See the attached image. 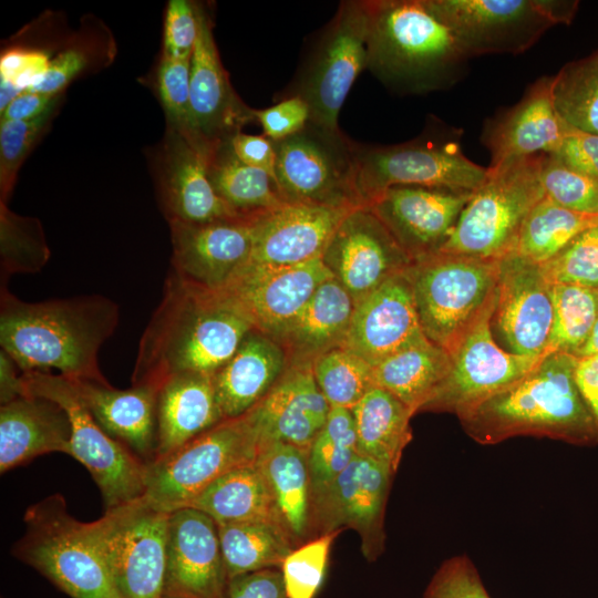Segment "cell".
Here are the masks:
<instances>
[{"label": "cell", "instance_id": "cell-61", "mask_svg": "<svg viewBox=\"0 0 598 598\" xmlns=\"http://www.w3.org/2000/svg\"><path fill=\"white\" fill-rule=\"evenodd\" d=\"M19 367L3 350L0 351V401L1 404L24 395L22 373Z\"/></svg>", "mask_w": 598, "mask_h": 598}, {"label": "cell", "instance_id": "cell-29", "mask_svg": "<svg viewBox=\"0 0 598 598\" xmlns=\"http://www.w3.org/2000/svg\"><path fill=\"white\" fill-rule=\"evenodd\" d=\"M80 399L97 424L146 464L155 457L158 388L132 384L118 390L110 383L72 380Z\"/></svg>", "mask_w": 598, "mask_h": 598}, {"label": "cell", "instance_id": "cell-16", "mask_svg": "<svg viewBox=\"0 0 598 598\" xmlns=\"http://www.w3.org/2000/svg\"><path fill=\"white\" fill-rule=\"evenodd\" d=\"M394 473L358 454L322 492L312 497V538L351 528L368 561L385 548V507Z\"/></svg>", "mask_w": 598, "mask_h": 598}, {"label": "cell", "instance_id": "cell-17", "mask_svg": "<svg viewBox=\"0 0 598 598\" xmlns=\"http://www.w3.org/2000/svg\"><path fill=\"white\" fill-rule=\"evenodd\" d=\"M333 278L321 257L290 267L246 262L216 291L251 324L275 339L317 288Z\"/></svg>", "mask_w": 598, "mask_h": 598}, {"label": "cell", "instance_id": "cell-56", "mask_svg": "<svg viewBox=\"0 0 598 598\" xmlns=\"http://www.w3.org/2000/svg\"><path fill=\"white\" fill-rule=\"evenodd\" d=\"M225 598H288L280 568H267L228 579Z\"/></svg>", "mask_w": 598, "mask_h": 598}, {"label": "cell", "instance_id": "cell-9", "mask_svg": "<svg viewBox=\"0 0 598 598\" xmlns=\"http://www.w3.org/2000/svg\"><path fill=\"white\" fill-rule=\"evenodd\" d=\"M169 515L142 496L84 523L124 598H163Z\"/></svg>", "mask_w": 598, "mask_h": 598}, {"label": "cell", "instance_id": "cell-1", "mask_svg": "<svg viewBox=\"0 0 598 598\" xmlns=\"http://www.w3.org/2000/svg\"><path fill=\"white\" fill-rule=\"evenodd\" d=\"M120 322V307L102 295L27 302L0 287V346L20 371L56 369L70 380L109 383L99 351Z\"/></svg>", "mask_w": 598, "mask_h": 598}, {"label": "cell", "instance_id": "cell-36", "mask_svg": "<svg viewBox=\"0 0 598 598\" xmlns=\"http://www.w3.org/2000/svg\"><path fill=\"white\" fill-rule=\"evenodd\" d=\"M450 369V353L426 339L373 367V380L416 414L434 395Z\"/></svg>", "mask_w": 598, "mask_h": 598}, {"label": "cell", "instance_id": "cell-27", "mask_svg": "<svg viewBox=\"0 0 598 598\" xmlns=\"http://www.w3.org/2000/svg\"><path fill=\"white\" fill-rule=\"evenodd\" d=\"M330 405L317 385L312 364H289L250 413L262 442L280 441L309 450Z\"/></svg>", "mask_w": 598, "mask_h": 598}, {"label": "cell", "instance_id": "cell-28", "mask_svg": "<svg viewBox=\"0 0 598 598\" xmlns=\"http://www.w3.org/2000/svg\"><path fill=\"white\" fill-rule=\"evenodd\" d=\"M553 80H538L513 109L485 128L483 140L492 156L488 167L559 150L570 127L556 111Z\"/></svg>", "mask_w": 598, "mask_h": 598}, {"label": "cell", "instance_id": "cell-55", "mask_svg": "<svg viewBox=\"0 0 598 598\" xmlns=\"http://www.w3.org/2000/svg\"><path fill=\"white\" fill-rule=\"evenodd\" d=\"M265 136L278 142L302 131L310 120L307 102L298 94L264 110H252Z\"/></svg>", "mask_w": 598, "mask_h": 598}, {"label": "cell", "instance_id": "cell-50", "mask_svg": "<svg viewBox=\"0 0 598 598\" xmlns=\"http://www.w3.org/2000/svg\"><path fill=\"white\" fill-rule=\"evenodd\" d=\"M156 92L166 125L195 138L190 118V60L162 55L156 70Z\"/></svg>", "mask_w": 598, "mask_h": 598}, {"label": "cell", "instance_id": "cell-23", "mask_svg": "<svg viewBox=\"0 0 598 598\" xmlns=\"http://www.w3.org/2000/svg\"><path fill=\"white\" fill-rule=\"evenodd\" d=\"M255 216L204 224L169 221L172 272L208 290H217L248 260Z\"/></svg>", "mask_w": 598, "mask_h": 598}, {"label": "cell", "instance_id": "cell-22", "mask_svg": "<svg viewBox=\"0 0 598 598\" xmlns=\"http://www.w3.org/2000/svg\"><path fill=\"white\" fill-rule=\"evenodd\" d=\"M227 582L217 524L192 507L173 511L163 598H225Z\"/></svg>", "mask_w": 598, "mask_h": 598}, {"label": "cell", "instance_id": "cell-62", "mask_svg": "<svg viewBox=\"0 0 598 598\" xmlns=\"http://www.w3.org/2000/svg\"><path fill=\"white\" fill-rule=\"evenodd\" d=\"M591 355H598V318L587 342L579 350L576 357H591Z\"/></svg>", "mask_w": 598, "mask_h": 598}, {"label": "cell", "instance_id": "cell-47", "mask_svg": "<svg viewBox=\"0 0 598 598\" xmlns=\"http://www.w3.org/2000/svg\"><path fill=\"white\" fill-rule=\"evenodd\" d=\"M54 106L25 121H0V202L7 204L25 157L48 131L56 114Z\"/></svg>", "mask_w": 598, "mask_h": 598}, {"label": "cell", "instance_id": "cell-6", "mask_svg": "<svg viewBox=\"0 0 598 598\" xmlns=\"http://www.w3.org/2000/svg\"><path fill=\"white\" fill-rule=\"evenodd\" d=\"M543 155L487 167L485 183L472 195L440 251L489 260L511 254L526 218L545 197Z\"/></svg>", "mask_w": 598, "mask_h": 598}, {"label": "cell", "instance_id": "cell-39", "mask_svg": "<svg viewBox=\"0 0 598 598\" xmlns=\"http://www.w3.org/2000/svg\"><path fill=\"white\" fill-rule=\"evenodd\" d=\"M228 579L261 569L280 568L297 547L290 535L272 520L217 525Z\"/></svg>", "mask_w": 598, "mask_h": 598}, {"label": "cell", "instance_id": "cell-19", "mask_svg": "<svg viewBox=\"0 0 598 598\" xmlns=\"http://www.w3.org/2000/svg\"><path fill=\"white\" fill-rule=\"evenodd\" d=\"M553 326L551 285L542 268L515 252L499 260L493 334L508 352L542 357Z\"/></svg>", "mask_w": 598, "mask_h": 598}, {"label": "cell", "instance_id": "cell-59", "mask_svg": "<svg viewBox=\"0 0 598 598\" xmlns=\"http://www.w3.org/2000/svg\"><path fill=\"white\" fill-rule=\"evenodd\" d=\"M63 93L49 95L24 91L16 96L0 113L1 121H25L35 118L60 104Z\"/></svg>", "mask_w": 598, "mask_h": 598}, {"label": "cell", "instance_id": "cell-42", "mask_svg": "<svg viewBox=\"0 0 598 598\" xmlns=\"http://www.w3.org/2000/svg\"><path fill=\"white\" fill-rule=\"evenodd\" d=\"M553 326L547 352L577 355L587 342L598 318V290L551 285Z\"/></svg>", "mask_w": 598, "mask_h": 598}, {"label": "cell", "instance_id": "cell-38", "mask_svg": "<svg viewBox=\"0 0 598 598\" xmlns=\"http://www.w3.org/2000/svg\"><path fill=\"white\" fill-rule=\"evenodd\" d=\"M229 140L219 142L207 154V174L215 193L241 216H257L286 204L275 179L244 164Z\"/></svg>", "mask_w": 598, "mask_h": 598}, {"label": "cell", "instance_id": "cell-40", "mask_svg": "<svg viewBox=\"0 0 598 598\" xmlns=\"http://www.w3.org/2000/svg\"><path fill=\"white\" fill-rule=\"evenodd\" d=\"M597 224L598 215L573 212L545 195L526 218L512 252L545 264Z\"/></svg>", "mask_w": 598, "mask_h": 598}, {"label": "cell", "instance_id": "cell-63", "mask_svg": "<svg viewBox=\"0 0 598 598\" xmlns=\"http://www.w3.org/2000/svg\"><path fill=\"white\" fill-rule=\"evenodd\" d=\"M598 290V289H597Z\"/></svg>", "mask_w": 598, "mask_h": 598}, {"label": "cell", "instance_id": "cell-8", "mask_svg": "<svg viewBox=\"0 0 598 598\" xmlns=\"http://www.w3.org/2000/svg\"><path fill=\"white\" fill-rule=\"evenodd\" d=\"M261 444L250 411L224 419L171 454L147 463L143 497L168 513L186 507L224 474L256 463Z\"/></svg>", "mask_w": 598, "mask_h": 598}, {"label": "cell", "instance_id": "cell-34", "mask_svg": "<svg viewBox=\"0 0 598 598\" xmlns=\"http://www.w3.org/2000/svg\"><path fill=\"white\" fill-rule=\"evenodd\" d=\"M256 466L269 488L279 523L297 547L312 539L308 450L280 441H266Z\"/></svg>", "mask_w": 598, "mask_h": 598}, {"label": "cell", "instance_id": "cell-44", "mask_svg": "<svg viewBox=\"0 0 598 598\" xmlns=\"http://www.w3.org/2000/svg\"><path fill=\"white\" fill-rule=\"evenodd\" d=\"M50 255L39 219L19 216L0 202V287L12 275L41 271Z\"/></svg>", "mask_w": 598, "mask_h": 598}, {"label": "cell", "instance_id": "cell-60", "mask_svg": "<svg viewBox=\"0 0 598 598\" xmlns=\"http://www.w3.org/2000/svg\"><path fill=\"white\" fill-rule=\"evenodd\" d=\"M575 380L598 437V355L576 357Z\"/></svg>", "mask_w": 598, "mask_h": 598}, {"label": "cell", "instance_id": "cell-37", "mask_svg": "<svg viewBox=\"0 0 598 598\" xmlns=\"http://www.w3.org/2000/svg\"><path fill=\"white\" fill-rule=\"evenodd\" d=\"M186 507L205 513L217 525L248 520L280 524L269 488L256 463L224 474Z\"/></svg>", "mask_w": 598, "mask_h": 598}, {"label": "cell", "instance_id": "cell-49", "mask_svg": "<svg viewBox=\"0 0 598 598\" xmlns=\"http://www.w3.org/2000/svg\"><path fill=\"white\" fill-rule=\"evenodd\" d=\"M550 285L598 289V224L577 236L565 249L539 265Z\"/></svg>", "mask_w": 598, "mask_h": 598}, {"label": "cell", "instance_id": "cell-24", "mask_svg": "<svg viewBox=\"0 0 598 598\" xmlns=\"http://www.w3.org/2000/svg\"><path fill=\"white\" fill-rule=\"evenodd\" d=\"M426 339L410 281L403 272L354 305L342 348L373 368L392 354Z\"/></svg>", "mask_w": 598, "mask_h": 598}, {"label": "cell", "instance_id": "cell-25", "mask_svg": "<svg viewBox=\"0 0 598 598\" xmlns=\"http://www.w3.org/2000/svg\"><path fill=\"white\" fill-rule=\"evenodd\" d=\"M190 118L194 137L207 145L229 140L254 121L224 69L208 12L198 4V34L190 59Z\"/></svg>", "mask_w": 598, "mask_h": 598}, {"label": "cell", "instance_id": "cell-3", "mask_svg": "<svg viewBox=\"0 0 598 598\" xmlns=\"http://www.w3.org/2000/svg\"><path fill=\"white\" fill-rule=\"evenodd\" d=\"M576 357L547 354L532 372L457 415L482 445L537 436L573 445L598 444L592 417L575 380Z\"/></svg>", "mask_w": 598, "mask_h": 598}, {"label": "cell", "instance_id": "cell-41", "mask_svg": "<svg viewBox=\"0 0 598 598\" xmlns=\"http://www.w3.org/2000/svg\"><path fill=\"white\" fill-rule=\"evenodd\" d=\"M557 113L573 130L598 134V50L566 64L553 80Z\"/></svg>", "mask_w": 598, "mask_h": 598}, {"label": "cell", "instance_id": "cell-54", "mask_svg": "<svg viewBox=\"0 0 598 598\" xmlns=\"http://www.w3.org/2000/svg\"><path fill=\"white\" fill-rule=\"evenodd\" d=\"M99 51L84 39L74 40L51 59L45 76L27 91L58 95L79 75L92 68Z\"/></svg>", "mask_w": 598, "mask_h": 598}, {"label": "cell", "instance_id": "cell-10", "mask_svg": "<svg viewBox=\"0 0 598 598\" xmlns=\"http://www.w3.org/2000/svg\"><path fill=\"white\" fill-rule=\"evenodd\" d=\"M22 380L24 395L50 399L66 412L71 422L68 454L87 468L105 511L144 496L146 463L97 424L72 380L45 371L24 372Z\"/></svg>", "mask_w": 598, "mask_h": 598}, {"label": "cell", "instance_id": "cell-2", "mask_svg": "<svg viewBox=\"0 0 598 598\" xmlns=\"http://www.w3.org/2000/svg\"><path fill=\"white\" fill-rule=\"evenodd\" d=\"M250 330L251 324L216 291L169 271L162 299L140 339L132 384L159 389L179 373L214 375Z\"/></svg>", "mask_w": 598, "mask_h": 598}, {"label": "cell", "instance_id": "cell-20", "mask_svg": "<svg viewBox=\"0 0 598 598\" xmlns=\"http://www.w3.org/2000/svg\"><path fill=\"white\" fill-rule=\"evenodd\" d=\"M213 147L166 125L156 159V185L167 221L204 224L241 216L214 190L207 174Z\"/></svg>", "mask_w": 598, "mask_h": 598}, {"label": "cell", "instance_id": "cell-4", "mask_svg": "<svg viewBox=\"0 0 598 598\" xmlns=\"http://www.w3.org/2000/svg\"><path fill=\"white\" fill-rule=\"evenodd\" d=\"M467 56L425 0L371 1L368 66L412 91L440 87Z\"/></svg>", "mask_w": 598, "mask_h": 598}, {"label": "cell", "instance_id": "cell-32", "mask_svg": "<svg viewBox=\"0 0 598 598\" xmlns=\"http://www.w3.org/2000/svg\"><path fill=\"white\" fill-rule=\"evenodd\" d=\"M156 416L154 460L171 454L224 420L213 375L185 372L166 379L157 392Z\"/></svg>", "mask_w": 598, "mask_h": 598}, {"label": "cell", "instance_id": "cell-30", "mask_svg": "<svg viewBox=\"0 0 598 598\" xmlns=\"http://www.w3.org/2000/svg\"><path fill=\"white\" fill-rule=\"evenodd\" d=\"M71 422L56 402L25 394L0 408V472L3 474L37 456L68 454Z\"/></svg>", "mask_w": 598, "mask_h": 598}, {"label": "cell", "instance_id": "cell-52", "mask_svg": "<svg viewBox=\"0 0 598 598\" xmlns=\"http://www.w3.org/2000/svg\"><path fill=\"white\" fill-rule=\"evenodd\" d=\"M423 598H491L473 561L465 555L445 559L431 578Z\"/></svg>", "mask_w": 598, "mask_h": 598}, {"label": "cell", "instance_id": "cell-5", "mask_svg": "<svg viewBox=\"0 0 598 598\" xmlns=\"http://www.w3.org/2000/svg\"><path fill=\"white\" fill-rule=\"evenodd\" d=\"M23 520L25 532L12 547L16 558L71 598H124L84 523L70 515L61 494L29 506Z\"/></svg>", "mask_w": 598, "mask_h": 598}, {"label": "cell", "instance_id": "cell-35", "mask_svg": "<svg viewBox=\"0 0 598 598\" xmlns=\"http://www.w3.org/2000/svg\"><path fill=\"white\" fill-rule=\"evenodd\" d=\"M358 453L396 473L412 440L413 411L392 393L374 385L351 409Z\"/></svg>", "mask_w": 598, "mask_h": 598}, {"label": "cell", "instance_id": "cell-58", "mask_svg": "<svg viewBox=\"0 0 598 598\" xmlns=\"http://www.w3.org/2000/svg\"><path fill=\"white\" fill-rule=\"evenodd\" d=\"M229 141L235 155L244 164L261 169L275 179L276 150L271 140L238 132Z\"/></svg>", "mask_w": 598, "mask_h": 598}, {"label": "cell", "instance_id": "cell-18", "mask_svg": "<svg viewBox=\"0 0 598 598\" xmlns=\"http://www.w3.org/2000/svg\"><path fill=\"white\" fill-rule=\"evenodd\" d=\"M321 259L354 305L405 272L413 262L367 206L355 207L344 216Z\"/></svg>", "mask_w": 598, "mask_h": 598}, {"label": "cell", "instance_id": "cell-53", "mask_svg": "<svg viewBox=\"0 0 598 598\" xmlns=\"http://www.w3.org/2000/svg\"><path fill=\"white\" fill-rule=\"evenodd\" d=\"M198 34V4L169 0L164 17L163 54L190 60Z\"/></svg>", "mask_w": 598, "mask_h": 598}, {"label": "cell", "instance_id": "cell-45", "mask_svg": "<svg viewBox=\"0 0 598 598\" xmlns=\"http://www.w3.org/2000/svg\"><path fill=\"white\" fill-rule=\"evenodd\" d=\"M312 372L330 408L351 410L375 385L373 368L344 348L318 357Z\"/></svg>", "mask_w": 598, "mask_h": 598}, {"label": "cell", "instance_id": "cell-12", "mask_svg": "<svg viewBox=\"0 0 598 598\" xmlns=\"http://www.w3.org/2000/svg\"><path fill=\"white\" fill-rule=\"evenodd\" d=\"M274 145L275 181L285 203L364 206L357 188V148L342 134L308 123L302 131Z\"/></svg>", "mask_w": 598, "mask_h": 598}, {"label": "cell", "instance_id": "cell-14", "mask_svg": "<svg viewBox=\"0 0 598 598\" xmlns=\"http://www.w3.org/2000/svg\"><path fill=\"white\" fill-rule=\"evenodd\" d=\"M357 188L364 204L393 186H420L475 193L487 167L468 159L451 143H412L355 152Z\"/></svg>", "mask_w": 598, "mask_h": 598}, {"label": "cell", "instance_id": "cell-31", "mask_svg": "<svg viewBox=\"0 0 598 598\" xmlns=\"http://www.w3.org/2000/svg\"><path fill=\"white\" fill-rule=\"evenodd\" d=\"M288 365L280 344L250 330L233 357L213 375L217 403L224 419L244 415L257 405Z\"/></svg>", "mask_w": 598, "mask_h": 598}, {"label": "cell", "instance_id": "cell-11", "mask_svg": "<svg viewBox=\"0 0 598 598\" xmlns=\"http://www.w3.org/2000/svg\"><path fill=\"white\" fill-rule=\"evenodd\" d=\"M450 28L464 54H517L545 31L570 23L578 1L565 0H425Z\"/></svg>", "mask_w": 598, "mask_h": 598}, {"label": "cell", "instance_id": "cell-43", "mask_svg": "<svg viewBox=\"0 0 598 598\" xmlns=\"http://www.w3.org/2000/svg\"><path fill=\"white\" fill-rule=\"evenodd\" d=\"M358 454L351 410L331 408L324 425L308 450L312 497L331 484Z\"/></svg>", "mask_w": 598, "mask_h": 598}, {"label": "cell", "instance_id": "cell-26", "mask_svg": "<svg viewBox=\"0 0 598 598\" xmlns=\"http://www.w3.org/2000/svg\"><path fill=\"white\" fill-rule=\"evenodd\" d=\"M352 209L286 203L255 216L247 262L290 267L321 257L336 228Z\"/></svg>", "mask_w": 598, "mask_h": 598}, {"label": "cell", "instance_id": "cell-51", "mask_svg": "<svg viewBox=\"0 0 598 598\" xmlns=\"http://www.w3.org/2000/svg\"><path fill=\"white\" fill-rule=\"evenodd\" d=\"M50 63L49 54L40 49L6 50L0 59V113L16 96L38 84Z\"/></svg>", "mask_w": 598, "mask_h": 598}, {"label": "cell", "instance_id": "cell-13", "mask_svg": "<svg viewBox=\"0 0 598 598\" xmlns=\"http://www.w3.org/2000/svg\"><path fill=\"white\" fill-rule=\"evenodd\" d=\"M371 1L341 3L297 93L308 104L309 123L332 134L340 110L360 72L368 66Z\"/></svg>", "mask_w": 598, "mask_h": 598}, {"label": "cell", "instance_id": "cell-15", "mask_svg": "<svg viewBox=\"0 0 598 598\" xmlns=\"http://www.w3.org/2000/svg\"><path fill=\"white\" fill-rule=\"evenodd\" d=\"M497 292L450 353L451 369L422 411L456 416L532 372L546 355L512 353L495 340L492 318Z\"/></svg>", "mask_w": 598, "mask_h": 598}, {"label": "cell", "instance_id": "cell-7", "mask_svg": "<svg viewBox=\"0 0 598 598\" xmlns=\"http://www.w3.org/2000/svg\"><path fill=\"white\" fill-rule=\"evenodd\" d=\"M499 260L439 251L406 269L425 337L448 353L497 292Z\"/></svg>", "mask_w": 598, "mask_h": 598}, {"label": "cell", "instance_id": "cell-57", "mask_svg": "<svg viewBox=\"0 0 598 598\" xmlns=\"http://www.w3.org/2000/svg\"><path fill=\"white\" fill-rule=\"evenodd\" d=\"M555 155L598 183V134L570 128Z\"/></svg>", "mask_w": 598, "mask_h": 598}, {"label": "cell", "instance_id": "cell-48", "mask_svg": "<svg viewBox=\"0 0 598 598\" xmlns=\"http://www.w3.org/2000/svg\"><path fill=\"white\" fill-rule=\"evenodd\" d=\"M540 182L545 195L573 212L598 215V183L566 165L555 154H544Z\"/></svg>", "mask_w": 598, "mask_h": 598}, {"label": "cell", "instance_id": "cell-46", "mask_svg": "<svg viewBox=\"0 0 598 598\" xmlns=\"http://www.w3.org/2000/svg\"><path fill=\"white\" fill-rule=\"evenodd\" d=\"M341 532L317 536L296 547L280 570L288 598H315L323 584L331 546Z\"/></svg>", "mask_w": 598, "mask_h": 598}, {"label": "cell", "instance_id": "cell-33", "mask_svg": "<svg viewBox=\"0 0 598 598\" xmlns=\"http://www.w3.org/2000/svg\"><path fill=\"white\" fill-rule=\"evenodd\" d=\"M353 310V299L334 278L323 281L274 339L285 351L288 365L312 364L323 353L342 348Z\"/></svg>", "mask_w": 598, "mask_h": 598}, {"label": "cell", "instance_id": "cell-21", "mask_svg": "<svg viewBox=\"0 0 598 598\" xmlns=\"http://www.w3.org/2000/svg\"><path fill=\"white\" fill-rule=\"evenodd\" d=\"M473 194L393 186L365 206L415 261L442 249Z\"/></svg>", "mask_w": 598, "mask_h": 598}]
</instances>
